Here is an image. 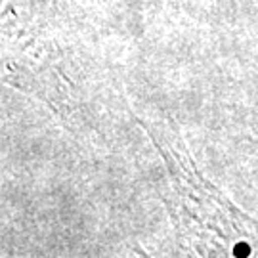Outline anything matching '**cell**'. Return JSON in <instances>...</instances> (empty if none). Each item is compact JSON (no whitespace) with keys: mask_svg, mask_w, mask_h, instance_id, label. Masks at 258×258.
<instances>
[{"mask_svg":"<svg viewBox=\"0 0 258 258\" xmlns=\"http://www.w3.org/2000/svg\"><path fill=\"white\" fill-rule=\"evenodd\" d=\"M170 176L166 207L185 258H258V220L199 174L176 148H163Z\"/></svg>","mask_w":258,"mask_h":258,"instance_id":"6da1fadb","label":"cell"}]
</instances>
